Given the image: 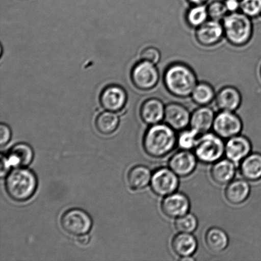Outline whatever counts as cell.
<instances>
[{
	"label": "cell",
	"instance_id": "obj_30",
	"mask_svg": "<svg viewBox=\"0 0 261 261\" xmlns=\"http://www.w3.org/2000/svg\"><path fill=\"white\" fill-rule=\"evenodd\" d=\"M199 135L196 130L192 128L180 130L177 135L178 147L181 150H194Z\"/></svg>",
	"mask_w": 261,
	"mask_h": 261
},
{
	"label": "cell",
	"instance_id": "obj_26",
	"mask_svg": "<svg viewBox=\"0 0 261 261\" xmlns=\"http://www.w3.org/2000/svg\"><path fill=\"white\" fill-rule=\"evenodd\" d=\"M216 91L211 84L198 82L191 95L192 100L199 106H208L215 101Z\"/></svg>",
	"mask_w": 261,
	"mask_h": 261
},
{
	"label": "cell",
	"instance_id": "obj_21",
	"mask_svg": "<svg viewBox=\"0 0 261 261\" xmlns=\"http://www.w3.org/2000/svg\"><path fill=\"white\" fill-rule=\"evenodd\" d=\"M216 115L211 107L199 106L191 114L189 126L199 135L208 132L213 127Z\"/></svg>",
	"mask_w": 261,
	"mask_h": 261
},
{
	"label": "cell",
	"instance_id": "obj_28",
	"mask_svg": "<svg viewBox=\"0 0 261 261\" xmlns=\"http://www.w3.org/2000/svg\"><path fill=\"white\" fill-rule=\"evenodd\" d=\"M209 19L206 5H191L186 14V20L191 28H198Z\"/></svg>",
	"mask_w": 261,
	"mask_h": 261
},
{
	"label": "cell",
	"instance_id": "obj_15",
	"mask_svg": "<svg viewBox=\"0 0 261 261\" xmlns=\"http://www.w3.org/2000/svg\"><path fill=\"white\" fill-rule=\"evenodd\" d=\"M252 148L249 138L240 134L227 140L225 145V155L238 165L251 153Z\"/></svg>",
	"mask_w": 261,
	"mask_h": 261
},
{
	"label": "cell",
	"instance_id": "obj_13",
	"mask_svg": "<svg viewBox=\"0 0 261 261\" xmlns=\"http://www.w3.org/2000/svg\"><path fill=\"white\" fill-rule=\"evenodd\" d=\"M127 100L126 91L121 86L111 84L102 90L99 103L107 111L118 112L126 106Z\"/></svg>",
	"mask_w": 261,
	"mask_h": 261
},
{
	"label": "cell",
	"instance_id": "obj_36",
	"mask_svg": "<svg viewBox=\"0 0 261 261\" xmlns=\"http://www.w3.org/2000/svg\"><path fill=\"white\" fill-rule=\"evenodd\" d=\"M224 2L229 13L240 11V0H224Z\"/></svg>",
	"mask_w": 261,
	"mask_h": 261
},
{
	"label": "cell",
	"instance_id": "obj_2",
	"mask_svg": "<svg viewBox=\"0 0 261 261\" xmlns=\"http://www.w3.org/2000/svg\"><path fill=\"white\" fill-rule=\"evenodd\" d=\"M163 82L168 93L178 98L191 97L198 83L196 74L193 69L181 62L171 63L166 68Z\"/></svg>",
	"mask_w": 261,
	"mask_h": 261
},
{
	"label": "cell",
	"instance_id": "obj_1",
	"mask_svg": "<svg viewBox=\"0 0 261 261\" xmlns=\"http://www.w3.org/2000/svg\"><path fill=\"white\" fill-rule=\"evenodd\" d=\"M176 147L177 135L176 130L165 122L151 125L143 136V150L151 158H165Z\"/></svg>",
	"mask_w": 261,
	"mask_h": 261
},
{
	"label": "cell",
	"instance_id": "obj_25",
	"mask_svg": "<svg viewBox=\"0 0 261 261\" xmlns=\"http://www.w3.org/2000/svg\"><path fill=\"white\" fill-rule=\"evenodd\" d=\"M34 153L31 146L27 143H20L13 146L10 149L9 158L12 166L25 167L32 163Z\"/></svg>",
	"mask_w": 261,
	"mask_h": 261
},
{
	"label": "cell",
	"instance_id": "obj_19",
	"mask_svg": "<svg viewBox=\"0 0 261 261\" xmlns=\"http://www.w3.org/2000/svg\"><path fill=\"white\" fill-rule=\"evenodd\" d=\"M171 249L178 258L193 257L198 247V242L193 233L178 232L171 242Z\"/></svg>",
	"mask_w": 261,
	"mask_h": 261
},
{
	"label": "cell",
	"instance_id": "obj_3",
	"mask_svg": "<svg viewBox=\"0 0 261 261\" xmlns=\"http://www.w3.org/2000/svg\"><path fill=\"white\" fill-rule=\"evenodd\" d=\"M5 185L10 198L23 202L34 195L37 188V179L33 171L24 167H16L8 173Z\"/></svg>",
	"mask_w": 261,
	"mask_h": 261
},
{
	"label": "cell",
	"instance_id": "obj_33",
	"mask_svg": "<svg viewBox=\"0 0 261 261\" xmlns=\"http://www.w3.org/2000/svg\"><path fill=\"white\" fill-rule=\"evenodd\" d=\"M140 58L141 60L157 65L161 60V54L158 48L149 46L143 48L140 53Z\"/></svg>",
	"mask_w": 261,
	"mask_h": 261
},
{
	"label": "cell",
	"instance_id": "obj_38",
	"mask_svg": "<svg viewBox=\"0 0 261 261\" xmlns=\"http://www.w3.org/2000/svg\"><path fill=\"white\" fill-rule=\"evenodd\" d=\"M191 5H206L209 0H186Z\"/></svg>",
	"mask_w": 261,
	"mask_h": 261
},
{
	"label": "cell",
	"instance_id": "obj_14",
	"mask_svg": "<svg viewBox=\"0 0 261 261\" xmlns=\"http://www.w3.org/2000/svg\"><path fill=\"white\" fill-rule=\"evenodd\" d=\"M191 114L183 105L171 103L166 106L164 122L171 128L180 132L190 126Z\"/></svg>",
	"mask_w": 261,
	"mask_h": 261
},
{
	"label": "cell",
	"instance_id": "obj_12",
	"mask_svg": "<svg viewBox=\"0 0 261 261\" xmlns=\"http://www.w3.org/2000/svg\"><path fill=\"white\" fill-rule=\"evenodd\" d=\"M198 160L191 150H181L173 153L168 161V167L179 177L184 178L194 173Z\"/></svg>",
	"mask_w": 261,
	"mask_h": 261
},
{
	"label": "cell",
	"instance_id": "obj_4",
	"mask_svg": "<svg viewBox=\"0 0 261 261\" xmlns=\"http://www.w3.org/2000/svg\"><path fill=\"white\" fill-rule=\"evenodd\" d=\"M224 37L234 47H243L252 39L254 27L252 18L238 11L229 13L222 21Z\"/></svg>",
	"mask_w": 261,
	"mask_h": 261
},
{
	"label": "cell",
	"instance_id": "obj_27",
	"mask_svg": "<svg viewBox=\"0 0 261 261\" xmlns=\"http://www.w3.org/2000/svg\"><path fill=\"white\" fill-rule=\"evenodd\" d=\"M119 119L114 112H101L95 120L97 130L101 135H109L116 132L119 126Z\"/></svg>",
	"mask_w": 261,
	"mask_h": 261
},
{
	"label": "cell",
	"instance_id": "obj_18",
	"mask_svg": "<svg viewBox=\"0 0 261 261\" xmlns=\"http://www.w3.org/2000/svg\"><path fill=\"white\" fill-rule=\"evenodd\" d=\"M237 171V164L227 158H222L212 164L211 176L212 180L218 185H227L234 180Z\"/></svg>",
	"mask_w": 261,
	"mask_h": 261
},
{
	"label": "cell",
	"instance_id": "obj_40",
	"mask_svg": "<svg viewBox=\"0 0 261 261\" xmlns=\"http://www.w3.org/2000/svg\"><path fill=\"white\" fill-rule=\"evenodd\" d=\"M260 76H261V67H260Z\"/></svg>",
	"mask_w": 261,
	"mask_h": 261
},
{
	"label": "cell",
	"instance_id": "obj_29",
	"mask_svg": "<svg viewBox=\"0 0 261 261\" xmlns=\"http://www.w3.org/2000/svg\"><path fill=\"white\" fill-rule=\"evenodd\" d=\"M199 222L195 215L188 213L184 216L175 219V229L178 232H185V233H193L198 228Z\"/></svg>",
	"mask_w": 261,
	"mask_h": 261
},
{
	"label": "cell",
	"instance_id": "obj_31",
	"mask_svg": "<svg viewBox=\"0 0 261 261\" xmlns=\"http://www.w3.org/2000/svg\"><path fill=\"white\" fill-rule=\"evenodd\" d=\"M208 9L209 19L221 21L224 20L225 17L229 14L224 1L215 0L210 3L207 6Z\"/></svg>",
	"mask_w": 261,
	"mask_h": 261
},
{
	"label": "cell",
	"instance_id": "obj_22",
	"mask_svg": "<svg viewBox=\"0 0 261 261\" xmlns=\"http://www.w3.org/2000/svg\"><path fill=\"white\" fill-rule=\"evenodd\" d=\"M240 175L249 181L261 180V153H250L239 164Z\"/></svg>",
	"mask_w": 261,
	"mask_h": 261
},
{
	"label": "cell",
	"instance_id": "obj_9",
	"mask_svg": "<svg viewBox=\"0 0 261 261\" xmlns=\"http://www.w3.org/2000/svg\"><path fill=\"white\" fill-rule=\"evenodd\" d=\"M243 127L241 118L235 112L221 111L216 115L212 129L222 139L228 140L240 135Z\"/></svg>",
	"mask_w": 261,
	"mask_h": 261
},
{
	"label": "cell",
	"instance_id": "obj_24",
	"mask_svg": "<svg viewBox=\"0 0 261 261\" xmlns=\"http://www.w3.org/2000/svg\"><path fill=\"white\" fill-rule=\"evenodd\" d=\"M204 242L208 249L215 253L224 251L228 247L229 239L227 232L218 227H212L207 230Z\"/></svg>",
	"mask_w": 261,
	"mask_h": 261
},
{
	"label": "cell",
	"instance_id": "obj_20",
	"mask_svg": "<svg viewBox=\"0 0 261 261\" xmlns=\"http://www.w3.org/2000/svg\"><path fill=\"white\" fill-rule=\"evenodd\" d=\"M245 179H234L226 186L224 196L232 205H240L249 198L251 188Z\"/></svg>",
	"mask_w": 261,
	"mask_h": 261
},
{
	"label": "cell",
	"instance_id": "obj_32",
	"mask_svg": "<svg viewBox=\"0 0 261 261\" xmlns=\"http://www.w3.org/2000/svg\"><path fill=\"white\" fill-rule=\"evenodd\" d=\"M250 18L261 16V0H240V10Z\"/></svg>",
	"mask_w": 261,
	"mask_h": 261
},
{
	"label": "cell",
	"instance_id": "obj_34",
	"mask_svg": "<svg viewBox=\"0 0 261 261\" xmlns=\"http://www.w3.org/2000/svg\"><path fill=\"white\" fill-rule=\"evenodd\" d=\"M0 134H1V140H0V145L1 147H5L9 142L11 138V130L7 124H2L0 126Z\"/></svg>",
	"mask_w": 261,
	"mask_h": 261
},
{
	"label": "cell",
	"instance_id": "obj_11",
	"mask_svg": "<svg viewBox=\"0 0 261 261\" xmlns=\"http://www.w3.org/2000/svg\"><path fill=\"white\" fill-rule=\"evenodd\" d=\"M224 37V28L221 21L208 19L196 29L197 42L204 47H214L219 44Z\"/></svg>",
	"mask_w": 261,
	"mask_h": 261
},
{
	"label": "cell",
	"instance_id": "obj_6",
	"mask_svg": "<svg viewBox=\"0 0 261 261\" xmlns=\"http://www.w3.org/2000/svg\"><path fill=\"white\" fill-rule=\"evenodd\" d=\"M130 79L136 88L150 91L157 86L160 79V71L154 64L141 60L133 66Z\"/></svg>",
	"mask_w": 261,
	"mask_h": 261
},
{
	"label": "cell",
	"instance_id": "obj_17",
	"mask_svg": "<svg viewBox=\"0 0 261 261\" xmlns=\"http://www.w3.org/2000/svg\"><path fill=\"white\" fill-rule=\"evenodd\" d=\"M166 106L161 99H146L140 107V116L145 124L153 125L162 122L165 118Z\"/></svg>",
	"mask_w": 261,
	"mask_h": 261
},
{
	"label": "cell",
	"instance_id": "obj_5",
	"mask_svg": "<svg viewBox=\"0 0 261 261\" xmlns=\"http://www.w3.org/2000/svg\"><path fill=\"white\" fill-rule=\"evenodd\" d=\"M224 139L216 133L207 132L199 135L194 153L199 162L212 165L225 155Z\"/></svg>",
	"mask_w": 261,
	"mask_h": 261
},
{
	"label": "cell",
	"instance_id": "obj_7",
	"mask_svg": "<svg viewBox=\"0 0 261 261\" xmlns=\"http://www.w3.org/2000/svg\"><path fill=\"white\" fill-rule=\"evenodd\" d=\"M60 224L66 233L79 237L90 231L93 221L85 211L81 209L73 208L63 214L61 217Z\"/></svg>",
	"mask_w": 261,
	"mask_h": 261
},
{
	"label": "cell",
	"instance_id": "obj_16",
	"mask_svg": "<svg viewBox=\"0 0 261 261\" xmlns=\"http://www.w3.org/2000/svg\"><path fill=\"white\" fill-rule=\"evenodd\" d=\"M215 101L220 111L235 112L241 106L242 96L237 88L227 86L220 89Z\"/></svg>",
	"mask_w": 261,
	"mask_h": 261
},
{
	"label": "cell",
	"instance_id": "obj_10",
	"mask_svg": "<svg viewBox=\"0 0 261 261\" xmlns=\"http://www.w3.org/2000/svg\"><path fill=\"white\" fill-rule=\"evenodd\" d=\"M191 201L186 194L176 191L170 195L163 197L161 210L166 217L176 219L189 213Z\"/></svg>",
	"mask_w": 261,
	"mask_h": 261
},
{
	"label": "cell",
	"instance_id": "obj_41",
	"mask_svg": "<svg viewBox=\"0 0 261 261\" xmlns=\"http://www.w3.org/2000/svg\"><path fill=\"white\" fill-rule=\"evenodd\" d=\"M261 17V16H260Z\"/></svg>",
	"mask_w": 261,
	"mask_h": 261
},
{
	"label": "cell",
	"instance_id": "obj_35",
	"mask_svg": "<svg viewBox=\"0 0 261 261\" xmlns=\"http://www.w3.org/2000/svg\"><path fill=\"white\" fill-rule=\"evenodd\" d=\"M11 163L9 160V158L5 157V155L2 154L1 155V177H4V176L7 175V174L9 173L10 171V169L12 167Z\"/></svg>",
	"mask_w": 261,
	"mask_h": 261
},
{
	"label": "cell",
	"instance_id": "obj_8",
	"mask_svg": "<svg viewBox=\"0 0 261 261\" xmlns=\"http://www.w3.org/2000/svg\"><path fill=\"white\" fill-rule=\"evenodd\" d=\"M179 176L169 167L159 168L152 173L151 190L158 196L165 197L177 191Z\"/></svg>",
	"mask_w": 261,
	"mask_h": 261
},
{
	"label": "cell",
	"instance_id": "obj_23",
	"mask_svg": "<svg viewBox=\"0 0 261 261\" xmlns=\"http://www.w3.org/2000/svg\"><path fill=\"white\" fill-rule=\"evenodd\" d=\"M152 173L147 166L137 165L130 168L127 175V181L133 191H140L150 184Z\"/></svg>",
	"mask_w": 261,
	"mask_h": 261
},
{
	"label": "cell",
	"instance_id": "obj_37",
	"mask_svg": "<svg viewBox=\"0 0 261 261\" xmlns=\"http://www.w3.org/2000/svg\"><path fill=\"white\" fill-rule=\"evenodd\" d=\"M76 241L81 245H86L90 242V237L87 234L81 235L78 237Z\"/></svg>",
	"mask_w": 261,
	"mask_h": 261
},
{
	"label": "cell",
	"instance_id": "obj_39",
	"mask_svg": "<svg viewBox=\"0 0 261 261\" xmlns=\"http://www.w3.org/2000/svg\"><path fill=\"white\" fill-rule=\"evenodd\" d=\"M179 260L182 261H191V260H195V259L193 257H184V258H178Z\"/></svg>",
	"mask_w": 261,
	"mask_h": 261
}]
</instances>
